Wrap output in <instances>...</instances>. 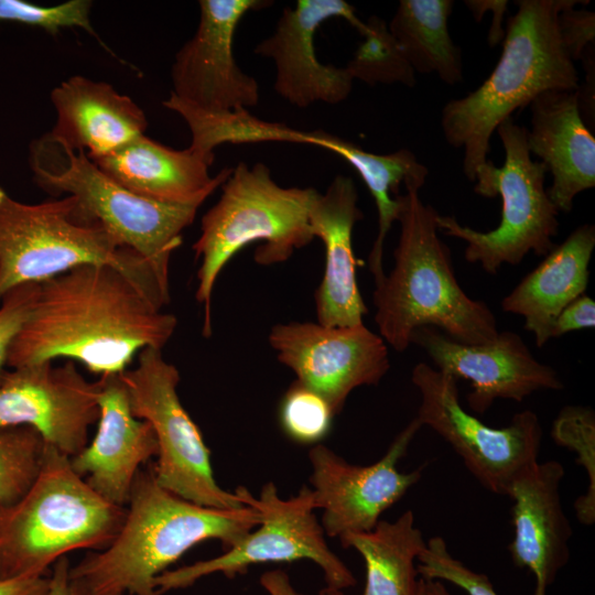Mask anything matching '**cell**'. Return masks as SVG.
Here are the masks:
<instances>
[{
  "label": "cell",
  "instance_id": "6da1fadb",
  "mask_svg": "<svg viewBox=\"0 0 595 595\" xmlns=\"http://www.w3.org/2000/svg\"><path fill=\"white\" fill-rule=\"evenodd\" d=\"M176 325L117 268L82 264L39 284L7 365L65 358L99 376L118 375L141 350L162 349Z\"/></svg>",
  "mask_w": 595,
  "mask_h": 595
},
{
  "label": "cell",
  "instance_id": "7a4b0ae2",
  "mask_svg": "<svg viewBox=\"0 0 595 595\" xmlns=\"http://www.w3.org/2000/svg\"><path fill=\"white\" fill-rule=\"evenodd\" d=\"M127 506L110 543L71 565L79 595H159L155 577L190 549L218 540L227 550L260 522L249 505L221 510L183 499L156 482L152 467L137 474Z\"/></svg>",
  "mask_w": 595,
  "mask_h": 595
},
{
  "label": "cell",
  "instance_id": "3957f363",
  "mask_svg": "<svg viewBox=\"0 0 595 595\" xmlns=\"http://www.w3.org/2000/svg\"><path fill=\"white\" fill-rule=\"evenodd\" d=\"M399 201L394 266L375 284L372 294L378 334L399 353L423 326L462 344L493 342L499 333L496 317L485 302L469 298L458 284L451 251L437 234L439 213L411 186Z\"/></svg>",
  "mask_w": 595,
  "mask_h": 595
},
{
  "label": "cell",
  "instance_id": "277c9868",
  "mask_svg": "<svg viewBox=\"0 0 595 595\" xmlns=\"http://www.w3.org/2000/svg\"><path fill=\"white\" fill-rule=\"evenodd\" d=\"M571 0H518L507 21L502 51L487 79L465 97L450 100L441 126L447 143L464 150L463 171L474 182L488 159L497 127L547 90H574L578 73L560 40L559 12Z\"/></svg>",
  "mask_w": 595,
  "mask_h": 595
},
{
  "label": "cell",
  "instance_id": "5b68a950",
  "mask_svg": "<svg viewBox=\"0 0 595 595\" xmlns=\"http://www.w3.org/2000/svg\"><path fill=\"white\" fill-rule=\"evenodd\" d=\"M82 264L117 268L160 309L170 301L145 260L75 197L26 204L0 187V302L19 285L42 283Z\"/></svg>",
  "mask_w": 595,
  "mask_h": 595
},
{
  "label": "cell",
  "instance_id": "8992f818",
  "mask_svg": "<svg viewBox=\"0 0 595 595\" xmlns=\"http://www.w3.org/2000/svg\"><path fill=\"white\" fill-rule=\"evenodd\" d=\"M125 515L126 507L99 496L74 472L68 456L46 445L30 489L0 507V580L46 576L72 551L104 549Z\"/></svg>",
  "mask_w": 595,
  "mask_h": 595
},
{
  "label": "cell",
  "instance_id": "52a82bcc",
  "mask_svg": "<svg viewBox=\"0 0 595 595\" xmlns=\"http://www.w3.org/2000/svg\"><path fill=\"white\" fill-rule=\"evenodd\" d=\"M316 190L283 187L264 163H238L221 185V194L203 216L193 245L197 270L196 300L204 306L203 333H212L210 303L215 283L230 259L252 242L262 266L286 261L313 239L309 220Z\"/></svg>",
  "mask_w": 595,
  "mask_h": 595
},
{
  "label": "cell",
  "instance_id": "ba28073f",
  "mask_svg": "<svg viewBox=\"0 0 595 595\" xmlns=\"http://www.w3.org/2000/svg\"><path fill=\"white\" fill-rule=\"evenodd\" d=\"M34 182L53 196L75 197L121 245L141 256L170 294V260L203 202L164 203L140 196L104 173L82 150L45 136L30 145Z\"/></svg>",
  "mask_w": 595,
  "mask_h": 595
},
{
  "label": "cell",
  "instance_id": "9c48e42d",
  "mask_svg": "<svg viewBox=\"0 0 595 595\" xmlns=\"http://www.w3.org/2000/svg\"><path fill=\"white\" fill-rule=\"evenodd\" d=\"M505 150V163L489 160L475 175L474 192L490 198L499 195L501 217L496 228L478 231L453 216H437V229L466 242L465 260L496 274L507 264H519L532 251L547 256L559 230V210L545 188V165L534 161L527 147V128L505 119L496 129Z\"/></svg>",
  "mask_w": 595,
  "mask_h": 595
},
{
  "label": "cell",
  "instance_id": "30bf717a",
  "mask_svg": "<svg viewBox=\"0 0 595 595\" xmlns=\"http://www.w3.org/2000/svg\"><path fill=\"white\" fill-rule=\"evenodd\" d=\"M236 493L245 505L259 512V524L218 556L161 573L154 580L159 595L190 587L215 573L234 578L252 565L298 560L317 564L329 588L343 591L356 585L351 571L325 540L310 486H302L295 496L286 499L279 495L273 482L266 483L258 497L244 486L237 487Z\"/></svg>",
  "mask_w": 595,
  "mask_h": 595
},
{
  "label": "cell",
  "instance_id": "8fae6325",
  "mask_svg": "<svg viewBox=\"0 0 595 595\" xmlns=\"http://www.w3.org/2000/svg\"><path fill=\"white\" fill-rule=\"evenodd\" d=\"M137 358L136 367L126 369L120 377L133 415L153 429L158 461L152 468L156 482L199 506L221 510L244 507L236 490H225L215 479L209 448L178 398L177 368L158 348H145Z\"/></svg>",
  "mask_w": 595,
  "mask_h": 595
},
{
  "label": "cell",
  "instance_id": "7c38bea8",
  "mask_svg": "<svg viewBox=\"0 0 595 595\" xmlns=\"http://www.w3.org/2000/svg\"><path fill=\"white\" fill-rule=\"evenodd\" d=\"M411 380L421 396V425L443 437L489 491L507 496L513 480L538 463L542 428L534 412L524 410L509 425L490 428L462 407L454 377L419 363Z\"/></svg>",
  "mask_w": 595,
  "mask_h": 595
},
{
  "label": "cell",
  "instance_id": "4fadbf2b",
  "mask_svg": "<svg viewBox=\"0 0 595 595\" xmlns=\"http://www.w3.org/2000/svg\"><path fill=\"white\" fill-rule=\"evenodd\" d=\"M268 340L278 360L299 382L323 396L335 415L353 390L377 386L390 368L387 343L364 323H280L272 326Z\"/></svg>",
  "mask_w": 595,
  "mask_h": 595
},
{
  "label": "cell",
  "instance_id": "5bb4252c",
  "mask_svg": "<svg viewBox=\"0 0 595 595\" xmlns=\"http://www.w3.org/2000/svg\"><path fill=\"white\" fill-rule=\"evenodd\" d=\"M421 428L414 418L370 465L350 464L324 444L309 451L311 489L316 509L322 510L325 536L372 530L381 515L420 480L422 467L402 473L397 466Z\"/></svg>",
  "mask_w": 595,
  "mask_h": 595
},
{
  "label": "cell",
  "instance_id": "9a60e30c",
  "mask_svg": "<svg viewBox=\"0 0 595 595\" xmlns=\"http://www.w3.org/2000/svg\"><path fill=\"white\" fill-rule=\"evenodd\" d=\"M99 381H89L74 361H45L0 375V429L30 426L46 445L73 457L88 444L98 421Z\"/></svg>",
  "mask_w": 595,
  "mask_h": 595
},
{
  "label": "cell",
  "instance_id": "2e32d148",
  "mask_svg": "<svg viewBox=\"0 0 595 595\" xmlns=\"http://www.w3.org/2000/svg\"><path fill=\"white\" fill-rule=\"evenodd\" d=\"M264 0H201L194 35L175 54L171 94L209 112L244 110L259 101L258 82L236 62L232 44L247 12L270 6Z\"/></svg>",
  "mask_w": 595,
  "mask_h": 595
},
{
  "label": "cell",
  "instance_id": "e0dca14e",
  "mask_svg": "<svg viewBox=\"0 0 595 595\" xmlns=\"http://www.w3.org/2000/svg\"><path fill=\"white\" fill-rule=\"evenodd\" d=\"M411 343L419 345L436 369L457 379L469 380L466 397L472 411L485 413L496 399L521 402L539 390H559L563 383L558 372L538 361L522 337L511 331L482 345L458 343L433 326L418 328Z\"/></svg>",
  "mask_w": 595,
  "mask_h": 595
},
{
  "label": "cell",
  "instance_id": "ac0fdd59",
  "mask_svg": "<svg viewBox=\"0 0 595 595\" xmlns=\"http://www.w3.org/2000/svg\"><path fill=\"white\" fill-rule=\"evenodd\" d=\"M332 18H343L361 35L366 31V23L344 0H299L283 10L273 33L255 47L256 54L273 61L274 89L293 106L339 104L353 89L346 67L323 64L315 53V33Z\"/></svg>",
  "mask_w": 595,
  "mask_h": 595
},
{
  "label": "cell",
  "instance_id": "d6986e66",
  "mask_svg": "<svg viewBox=\"0 0 595 595\" xmlns=\"http://www.w3.org/2000/svg\"><path fill=\"white\" fill-rule=\"evenodd\" d=\"M97 431L69 457L74 472L107 501L126 507L141 466L158 455L149 422L133 415L120 374L99 379Z\"/></svg>",
  "mask_w": 595,
  "mask_h": 595
},
{
  "label": "cell",
  "instance_id": "ffe728a7",
  "mask_svg": "<svg viewBox=\"0 0 595 595\" xmlns=\"http://www.w3.org/2000/svg\"><path fill=\"white\" fill-rule=\"evenodd\" d=\"M564 467L558 461L536 463L511 484L513 539L510 556L536 578L532 595H547L558 572L567 563L572 529L562 508L560 484Z\"/></svg>",
  "mask_w": 595,
  "mask_h": 595
},
{
  "label": "cell",
  "instance_id": "44dd1931",
  "mask_svg": "<svg viewBox=\"0 0 595 595\" xmlns=\"http://www.w3.org/2000/svg\"><path fill=\"white\" fill-rule=\"evenodd\" d=\"M353 178L337 175L324 194L315 192L309 220L325 249L324 272L315 293L316 322L324 326L363 324L368 310L360 294L353 249V230L364 215Z\"/></svg>",
  "mask_w": 595,
  "mask_h": 595
},
{
  "label": "cell",
  "instance_id": "7402d4cb",
  "mask_svg": "<svg viewBox=\"0 0 595 595\" xmlns=\"http://www.w3.org/2000/svg\"><path fill=\"white\" fill-rule=\"evenodd\" d=\"M529 106L528 150L552 175L551 202L571 212L575 196L595 186V138L582 118L577 89L543 91Z\"/></svg>",
  "mask_w": 595,
  "mask_h": 595
},
{
  "label": "cell",
  "instance_id": "603a6c76",
  "mask_svg": "<svg viewBox=\"0 0 595 595\" xmlns=\"http://www.w3.org/2000/svg\"><path fill=\"white\" fill-rule=\"evenodd\" d=\"M56 120L45 137L90 159L109 154L144 134V111L110 84L74 75L51 91Z\"/></svg>",
  "mask_w": 595,
  "mask_h": 595
},
{
  "label": "cell",
  "instance_id": "cb8c5ba5",
  "mask_svg": "<svg viewBox=\"0 0 595 595\" xmlns=\"http://www.w3.org/2000/svg\"><path fill=\"white\" fill-rule=\"evenodd\" d=\"M104 173L127 190L159 202H205L227 180L231 169L210 176L213 159L190 148L174 150L145 134L122 148L90 159Z\"/></svg>",
  "mask_w": 595,
  "mask_h": 595
},
{
  "label": "cell",
  "instance_id": "d4e9b609",
  "mask_svg": "<svg viewBox=\"0 0 595 595\" xmlns=\"http://www.w3.org/2000/svg\"><path fill=\"white\" fill-rule=\"evenodd\" d=\"M594 248V225L577 227L501 301L505 312L524 318V328L534 335L538 347L551 338L561 311L585 294Z\"/></svg>",
  "mask_w": 595,
  "mask_h": 595
},
{
  "label": "cell",
  "instance_id": "484cf974",
  "mask_svg": "<svg viewBox=\"0 0 595 595\" xmlns=\"http://www.w3.org/2000/svg\"><path fill=\"white\" fill-rule=\"evenodd\" d=\"M304 144L315 145L336 153L360 175L369 190L378 213V232L368 257L375 284L382 281L383 244L400 212L399 190L411 186L420 191L429 174L413 152L400 149L390 154H375L339 137L317 130L305 133Z\"/></svg>",
  "mask_w": 595,
  "mask_h": 595
},
{
  "label": "cell",
  "instance_id": "4316f807",
  "mask_svg": "<svg viewBox=\"0 0 595 595\" xmlns=\"http://www.w3.org/2000/svg\"><path fill=\"white\" fill-rule=\"evenodd\" d=\"M339 539L364 559L366 584L361 595H428L426 582L418 578L415 560L426 541L411 510L396 521L380 520L370 531L351 532ZM318 595H345L325 586Z\"/></svg>",
  "mask_w": 595,
  "mask_h": 595
},
{
  "label": "cell",
  "instance_id": "83f0119b",
  "mask_svg": "<svg viewBox=\"0 0 595 595\" xmlns=\"http://www.w3.org/2000/svg\"><path fill=\"white\" fill-rule=\"evenodd\" d=\"M453 6L452 0H400L388 23L414 72L435 73L447 85L463 82L461 50L447 26Z\"/></svg>",
  "mask_w": 595,
  "mask_h": 595
},
{
  "label": "cell",
  "instance_id": "f1b7e54d",
  "mask_svg": "<svg viewBox=\"0 0 595 595\" xmlns=\"http://www.w3.org/2000/svg\"><path fill=\"white\" fill-rule=\"evenodd\" d=\"M162 105L180 115L191 131L190 149L206 158L224 143L291 142L302 143L304 131L252 116L247 109L209 112L181 101L172 94Z\"/></svg>",
  "mask_w": 595,
  "mask_h": 595
},
{
  "label": "cell",
  "instance_id": "f546056e",
  "mask_svg": "<svg viewBox=\"0 0 595 595\" xmlns=\"http://www.w3.org/2000/svg\"><path fill=\"white\" fill-rule=\"evenodd\" d=\"M365 23V40L345 66L351 78L368 85L400 83L414 86L415 72L390 33L388 23L376 15Z\"/></svg>",
  "mask_w": 595,
  "mask_h": 595
},
{
  "label": "cell",
  "instance_id": "4dcf8cb0",
  "mask_svg": "<svg viewBox=\"0 0 595 595\" xmlns=\"http://www.w3.org/2000/svg\"><path fill=\"white\" fill-rule=\"evenodd\" d=\"M46 444L30 426L0 429V507L18 501L43 465Z\"/></svg>",
  "mask_w": 595,
  "mask_h": 595
},
{
  "label": "cell",
  "instance_id": "1f68e13d",
  "mask_svg": "<svg viewBox=\"0 0 595 595\" xmlns=\"http://www.w3.org/2000/svg\"><path fill=\"white\" fill-rule=\"evenodd\" d=\"M552 437L559 445L574 451L576 463L584 468L588 486L575 504L577 520L586 526L595 522V414L588 407L569 405L562 409L552 426Z\"/></svg>",
  "mask_w": 595,
  "mask_h": 595
},
{
  "label": "cell",
  "instance_id": "d6a6232c",
  "mask_svg": "<svg viewBox=\"0 0 595 595\" xmlns=\"http://www.w3.org/2000/svg\"><path fill=\"white\" fill-rule=\"evenodd\" d=\"M335 416L326 399L295 380L281 399L279 421L289 439L301 444H316L329 432Z\"/></svg>",
  "mask_w": 595,
  "mask_h": 595
},
{
  "label": "cell",
  "instance_id": "836d02e7",
  "mask_svg": "<svg viewBox=\"0 0 595 595\" xmlns=\"http://www.w3.org/2000/svg\"><path fill=\"white\" fill-rule=\"evenodd\" d=\"M91 6L93 2L89 0H69L52 7L23 0H0V22L37 26L52 35H56L63 28H80L108 50L91 25L89 18Z\"/></svg>",
  "mask_w": 595,
  "mask_h": 595
},
{
  "label": "cell",
  "instance_id": "e575fe53",
  "mask_svg": "<svg viewBox=\"0 0 595 595\" xmlns=\"http://www.w3.org/2000/svg\"><path fill=\"white\" fill-rule=\"evenodd\" d=\"M418 573L424 580L448 581L468 595H497L489 578L456 560L447 550L442 537L426 541L425 549L418 556Z\"/></svg>",
  "mask_w": 595,
  "mask_h": 595
},
{
  "label": "cell",
  "instance_id": "d590c367",
  "mask_svg": "<svg viewBox=\"0 0 595 595\" xmlns=\"http://www.w3.org/2000/svg\"><path fill=\"white\" fill-rule=\"evenodd\" d=\"M40 283H26L9 291L0 302V375L7 365L12 340L26 320Z\"/></svg>",
  "mask_w": 595,
  "mask_h": 595
},
{
  "label": "cell",
  "instance_id": "8d00e7d4",
  "mask_svg": "<svg viewBox=\"0 0 595 595\" xmlns=\"http://www.w3.org/2000/svg\"><path fill=\"white\" fill-rule=\"evenodd\" d=\"M571 2L558 15L560 40L573 62L583 58L585 51L595 42V13L585 9H575L577 3Z\"/></svg>",
  "mask_w": 595,
  "mask_h": 595
},
{
  "label": "cell",
  "instance_id": "74e56055",
  "mask_svg": "<svg viewBox=\"0 0 595 595\" xmlns=\"http://www.w3.org/2000/svg\"><path fill=\"white\" fill-rule=\"evenodd\" d=\"M595 326V302L583 294L566 305L558 315L551 331V338L566 333Z\"/></svg>",
  "mask_w": 595,
  "mask_h": 595
},
{
  "label": "cell",
  "instance_id": "f35d334b",
  "mask_svg": "<svg viewBox=\"0 0 595 595\" xmlns=\"http://www.w3.org/2000/svg\"><path fill=\"white\" fill-rule=\"evenodd\" d=\"M48 589L47 576L0 580V595H47Z\"/></svg>",
  "mask_w": 595,
  "mask_h": 595
},
{
  "label": "cell",
  "instance_id": "ab89813d",
  "mask_svg": "<svg viewBox=\"0 0 595 595\" xmlns=\"http://www.w3.org/2000/svg\"><path fill=\"white\" fill-rule=\"evenodd\" d=\"M71 563L66 556L60 558L53 565L47 595H79L69 581Z\"/></svg>",
  "mask_w": 595,
  "mask_h": 595
},
{
  "label": "cell",
  "instance_id": "60d3db41",
  "mask_svg": "<svg viewBox=\"0 0 595 595\" xmlns=\"http://www.w3.org/2000/svg\"><path fill=\"white\" fill-rule=\"evenodd\" d=\"M260 585L269 595H306L294 587L289 574L281 569L264 572Z\"/></svg>",
  "mask_w": 595,
  "mask_h": 595
},
{
  "label": "cell",
  "instance_id": "b9f144b4",
  "mask_svg": "<svg viewBox=\"0 0 595 595\" xmlns=\"http://www.w3.org/2000/svg\"><path fill=\"white\" fill-rule=\"evenodd\" d=\"M507 6L508 1L506 0H493V22L488 35V42L491 46L498 44L501 40H504L505 31L502 29L501 21L506 12Z\"/></svg>",
  "mask_w": 595,
  "mask_h": 595
},
{
  "label": "cell",
  "instance_id": "7bdbcfd3",
  "mask_svg": "<svg viewBox=\"0 0 595 595\" xmlns=\"http://www.w3.org/2000/svg\"><path fill=\"white\" fill-rule=\"evenodd\" d=\"M428 595H451L444 584L437 580H425Z\"/></svg>",
  "mask_w": 595,
  "mask_h": 595
}]
</instances>
